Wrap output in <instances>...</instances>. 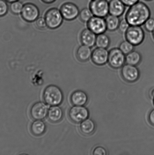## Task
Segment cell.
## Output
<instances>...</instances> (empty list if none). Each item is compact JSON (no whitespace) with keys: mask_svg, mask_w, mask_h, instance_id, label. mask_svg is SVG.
<instances>
[{"mask_svg":"<svg viewBox=\"0 0 154 155\" xmlns=\"http://www.w3.org/2000/svg\"><path fill=\"white\" fill-rule=\"evenodd\" d=\"M130 26V25L125 18V19L121 20L118 29L121 32L125 34Z\"/></svg>","mask_w":154,"mask_h":155,"instance_id":"cell-27","label":"cell"},{"mask_svg":"<svg viewBox=\"0 0 154 155\" xmlns=\"http://www.w3.org/2000/svg\"><path fill=\"white\" fill-rule=\"evenodd\" d=\"M89 8L93 16L105 18L109 13V2L107 0H92Z\"/></svg>","mask_w":154,"mask_h":155,"instance_id":"cell-5","label":"cell"},{"mask_svg":"<svg viewBox=\"0 0 154 155\" xmlns=\"http://www.w3.org/2000/svg\"><path fill=\"white\" fill-rule=\"evenodd\" d=\"M150 95L152 98H154V88L151 90L150 92Z\"/></svg>","mask_w":154,"mask_h":155,"instance_id":"cell-35","label":"cell"},{"mask_svg":"<svg viewBox=\"0 0 154 155\" xmlns=\"http://www.w3.org/2000/svg\"><path fill=\"white\" fill-rule=\"evenodd\" d=\"M126 6L130 7L136 4L140 0H121Z\"/></svg>","mask_w":154,"mask_h":155,"instance_id":"cell-32","label":"cell"},{"mask_svg":"<svg viewBox=\"0 0 154 155\" xmlns=\"http://www.w3.org/2000/svg\"><path fill=\"white\" fill-rule=\"evenodd\" d=\"M108 63L113 69H120L126 63V55L119 48H112L109 51Z\"/></svg>","mask_w":154,"mask_h":155,"instance_id":"cell-6","label":"cell"},{"mask_svg":"<svg viewBox=\"0 0 154 155\" xmlns=\"http://www.w3.org/2000/svg\"><path fill=\"white\" fill-rule=\"evenodd\" d=\"M135 46L127 40L122 42L119 45V48L125 55L133 51Z\"/></svg>","mask_w":154,"mask_h":155,"instance_id":"cell-25","label":"cell"},{"mask_svg":"<svg viewBox=\"0 0 154 155\" xmlns=\"http://www.w3.org/2000/svg\"><path fill=\"white\" fill-rule=\"evenodd\" d=\"M36 27L40 30L44 29L47 27L45 18L43 17L38 18L36 21Z\"/></svg>","mask_w":154,"mask_h":155,"instance_id":"cell-30","label":"cell"},{"mask_svg":"<svg viewBox=\"0 0 154 155\" xmlns=\"http://www.w3.org/2000/svg\"><path fill=\"white\" fill-rule=\"evenodd\" d=\"M121 73L122 77L126 81L135 82L139 78L140 72L137 66L126 64L122 67Z\"/></svg>","mask_w":154,"mask_h":155,"instance_id":"cell-13","label":"cell"},{"mask_svg":"<svg viewBox=\"0 0 154 155\" xmlns=\"http://www.w3.org/2000/svg\"><path fill=\"white\" fill-rule=\"evenodd\" d=\"M126 40L134 46H138L144 41L145 34L140 26L130 25L125 33Z\"/></svg>","mask_w":154,"mask_h":155,"instance_id":"cell-3","label":"cell"},{"mask_svg":"<svg viewBox=\"0 0 154 155\" xmlns=\"http://www.w3.org/2000/svg\"><path fill=\"white\" fill-rule=\"evenodd\" d=\"M92 51L91 48L83 45L78 48L76 51L77 58L79 61L85 62L91 59Z\"/></svg>","mask_w":154,"mask_h":155,"instance_id":"cell-17","label":"cell"},{"mask_svg":"<svg viewBox=\"0 0 154 155\" xmlns=\"http://www.w3.org/2000/svg\"><path fill=\"white\" fill-rule=\"evenodd\" d=\"M96 36L89 28L85 29L81 32L80 36L81 43L91 48L96 45Z\"/></svg>","mask_w":154,"mask_h":155,"instance_id":"cell-14","label":"cell"},{"mask_svg":"<svg viewBox=\"0 0 154 155\" xmlns=\"http://www.w3.org/2000/svg\"><path fill=\"white\" fill-rule=\"evenodd\" d=\"M107 30L114 31L118 29L120 20L118 17L109 15L105 18Z\"/></svg>","mask_w":154,"mask_h":155,"instance_id":"cell-20","label":"cell"},{"mask_svg":"<svg viewBox=\"0 0 154 155\" xmlns=\"http://www.w3.org/2000/svg\"><path fill=\"white\" fill-rule=\"evenodd\" d=\"M46 129V124L41 120H36L31 124V127L32 133L36 136L43 134Z\"/></svg>","mask_w":154,"mask_h":155,"instance_id":"cell-22","label":"cell"},{"mask_svg":"<svg viewBox=\"0 0 154 155\" xmlns=\"http://www.w3.org/2000/svg\"><path fill=\"white\" fill-rule=\"evenodd\" d=\"M145 1H153V0H145Z\"/></svg>","mask_w":154,"mask_h":155,"instance_id":"cell-38","label":"cell"},{"mask_svg":"<svg viewBox=\"0 0 154 155\" xmlns=\"http://www.w3.org/2000/svg\"><path fill=\"white\" fill-rule=\"evenodd\" d=\"M107 154L106 150L102 147H96L93 150V154L94 155H105Z\"/></svg>","mask_w":154,"mask_h":155,"instance_id":"cell-31","label":"cell"},{"mask_svg":"<svg viewBox=\"0 0 154 155\" xmlns=\"http://www.w3.org/2000/svg\"><path fill=\"white\" fill-rule=\"evenodd\" d=\"M93 16V13L90 8H84L80 12V19L84 23H87Z\"/></svg>","mask_w":154,"mask_h":155,"instance_id":"cell-24","label":"cell"},{"mask_svg":"<svg viewBox=\"0 0 154 155\" xmlns=\"http://www.w3.org/2000/svg\"><path fill=\"white\" fill-rule=\"evenodd\" d=\"M151 11L147 5L141 2L130 7L126 13L125 19L130 25L140 26L150 17Z\"/></svg>","mask_w":154,"mask_h":155,"instance_id":"cell-1","label":"cell"},{"mask_svg":"<svg viewBox=\"0 0 154 155\" xmlns=\"http://www.w3.org/2000/svg\"><path fill=\"white\" fill-rule=\"evenodd\" d=\"M149 120L150 124L154 126V109L151 110L149 114Z\"/></svg>","mask_w":154,"mask_h":155,"instance_id":"cell-33","label":"cell"},{"mask_svg":"<svg viewBox=\"0 0 154 155\" xmlns=\"http://www.w3.org/2000/svg\"><path fill=\"white\" fill-rule=\"evenodd\" d=\"M152 35H153V37L154 39V30L153 32H152Z\"/></svg>","mask_w":154,"mask_h":155,"instance_id":"cell-37","label":"cell"},{"mask_svg":"<svg viewBox=\"0 0 154 155\" xmlns=\"http://www.w3.org/2000/svg\"><path fill=\"white\" fill-rule=\"evenodd\" d=\"M44 18L47 27L51 29H55L60 27L64 19L60 10L55 8L48 10L45 13Z\"/></svg>","mask_w":154,"mask_h":155,"instance_id":"cell-4","label":"cell"},{"mask_svg":"<svg viewBox=\"0 0 154 155\" xmlns=\"http://www.w3.org/2000/svg\"><path fill=\"white\" fill-rule=\"evenodd\" d=\"M69 118L73 122H82L87 119L89 112L86 108L83 106H75L70 109L69 112Z\"/></svg>","mask_w":154,"mask_h":155,"instance_id":"cell-9","label":"cell"},{"mask_svg":"<svg viewBox=\"0 0 154 155\" xmlns=\"http://www.w3.org/2000/svg\"><path fill=\"white\" fill-rule=\"evenodd\" d=\"M142 60V56L139 51H134L126 55V63L137 66L140 64Z\"/></svg>","mask_w":154,"mask_h":155,"instance_id":"cell-19","label":"cell"},{"mask_svg":"<svg viewBox=\"0 0 154 155\" xmlns=\"http://www.w3.org/2000/svg\"><path fill=\"white\" fill-rule=\"evenodd\" d=\"M7 2L4 0H0V17H2L7 14L8 10Z\"/></svg>","mask_w":154,"mask_h":155,"instance_id":"cell-29","label":"cell"},{"mask_svg":"<svg viewBox=\"0 0 154 155\" xmlns=\"http://www.w3.org/2000/svg\"><path fill=\"white\" fill-rule=\"evenodd\" d=\"M23 5L20 2L17 1L11 4L10 9L12 13L14 15H19L21 13L23 7Z\"/></svg>","mask_w":154,"mask_h":155,"instance_id":"cell-26","label":"cell"},{"mask_svg":"<svg viewBox=\"0 0 154 155\" xmlns=\"http://www.w3.org/2000/svg\"><path fill=\"white\" fill-rule=\"evenodd\" d=\"M44 100L48 105L58 106L63 100L62 92L58 87L54 85L48 86L45 88L43 94Z\"/></svg>","mask_w":154,"mask_h":155,"instance_id":"cell-2","label":"cell"},{"mask_svg":"<svg viewBox=\"0 0 154 155\" xmlns=\"http://www.w3.org/2000/svg\"><path fill=\"white\" fill-rule=\"evenodd\" d=\"M41 1L45 4H51L54 2L56 0H41Z\"/></svg>","mask_w":154,"mask_h":155,"instance_id":"cell-34","label":"cell"},{"mask_svg":"<svg viewBox=\"0 0 154 155\" xmlns=\"http://www.w3.org/2000/svg\"><path fill=\"white\" fill-rule=\"evenodd\" d=\"M153 99H154V98Z\"/></svg>","mask_w":154,"mask_h":155,"instance_id":"cell-39","label":"cell"},{"mask_svg":"<svg viewBox=\"0 0 154 155\" xmlns=\"http://www.w3.org/2000/svg\"><path fill=\"white\" fill-rule=\"evenodd\" d=\"M96 127L95 123L92 120L86 119L81 122L80 129L83 134L85 135L91 134L94 131Z\"/></svg>","mask_w":154,"mask_h":155,"instance_id":"cell-21","label":"cell"},{"mask_svg":"<svg viewBox=\"0 0 154 155\" xmlns=\"http://www.w3.org/2000/svg\"><path fill=\"white\" fill-rule=\"evenodd\" d=\"M60 11L63 19L68 21L76 19L79 16L80 12L77 6L71 2H66L63 4Z\"/></svg>","mask_w":154,"mask_h":155,"instance_id":"cell-10","label":"cell"},{"mask_svg":"<svg viewBox=\"0 0 154 155\" xmlns=\"http://www.w3.org/2000/svg\"><path fill=\"white\" fill-rule=\"evenodd\" d=\"M63 115L62 109L58 106H52L48 110V119L52 123H57L61 120Z\"/></svg>","mask_w":154,"mask_h":155,"instance_id":"cell-18","label":"cell"},{"mask_svg":"<svg viewBox=\"0 0 154 155\" xmlns=\"http://www.w3.org/2000/svg\"><path fill=\"white\" fill-rule=\"evenodd\" d=\"M48 107L43 102H38L33 104L30 110V115L33 119L42 120L48 115Z\"/></svg>","mask_w":154,"mask_h":155,"instance_id":"cell-12","label":"cell"},{"mask_svg":"<svg viewBox=\"0 0 154 155\" xmlns=\"http://www.w3.org/2000/svg\"><path fill=\"white\" fill-rule=\"evenodd\" d=\"M8 2L11 3L12 2H14L19 1V0H5Z\"/></svg>","mask_w":154,"mask_h":155,"instance_id":"cell-36","label":"cell"},{"mask_svg":"<svg viewBox=\"0 0 154 155\" xmlns=\"http://www.w3.org/2000/svg\"><path fill=\"white\" fill-rule=\"evenodd\" d=\"M111 44V39L105 33L97 35L96 45L97 48H108Z\"/></svg>","mask_w":154,"mask_h":155,"instance_id":"cell-23","label":"cell"},{"mask_svg":"<svg viewBox=\"0 0 154 155\" xmlns=\"http://www.w3.org/2000/svg\"><path fill=\"white\" fill-rule=\"evenodd\" d=\"M87 24V28L96 35L105 33L107 31L105 18L93 16Z\"/></svg>","mask_w":154,"mask_h":155,"instance_id":"cell-8","label":"cell"},{"mask_svg":"<svg viewBox=\"0 0 154 155\" xmlns=\"http://www.w3.org/2000/svg\"><path fill=\"white\" fill-rule=\"evenodd\" d=\"M40 12L38 8L32 3H27L24 5L21 16L27 22H32L36 21L39 18Z\"/></svg>","mask_w":154,"mask_h":155,"instance_id":"cell-7","label":"cell"},{"mask_svg":"<svg viewBox=\"0 0 154 155\" xmlns=\"http://www.w3.org/2000/svg\"><path fill=\"white\" fill-rule=\"evenodd\" d=\"M126 7L121 0H111L109 2V14L120 17L124 13Z\"/></svg>","mask_w":154,"mask_h":155,"instance_id":"cell-15","label":"cell"},{"mask_svg":"<svg viewBox=\"0 0 154 155\" xmlns=\"http://www.w3.org/2000/svg\"><path fill=\"white\" fill-rule=\"evenodd\" d=\"M109 51L107 48H97L92 51V61L95 64L102 66L108 63Z\"/></svg>","mask_w":154,"mask_h":155,"instance_id":"cell-11","label":"cell"},{"mask_svg":"<svg viewBox=\"0 0 154 155\" xmlns=\"http://www.w3.org/2000/svg\"><path fill=\"white\" fill-rule=\"evenodd\" d=\"M71 100L74 105L83 106L87 103L88 97L83 91H76L71 95Z\"/></svg>","mask_w":154,"mask_h":155,"instance_id":"cell-16","label":"cell"},{"mask_svg":"<svg viewBox=\"0 0 154 155\" xmlns=\"http://www.w3.org/2000/svg\"><path fill=\"white\" fill-rule=\"evenodd\" d=\"M145 29L149 32H152L154 30V19L150 18L147 20L144 24Z\"/></svg>","mask_w":154,"mask_h":155,"instance_id":"cell-28","label":"cell"}]
</instances>
